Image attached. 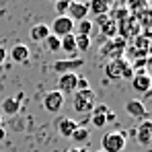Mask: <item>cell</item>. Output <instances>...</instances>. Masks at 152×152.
<instances>
[{"mask_svg":"<svg viewBox=\"0 0 152 152\" xmlns=\"http://www.w3.org/2000/svg\"><path fill=\"white\" fill-rule=\"evenodd\" d=\"M66 17H70L74 23L88 19V4H86V2H80V0H76V2H72V4H68V12H66Z\"/></svg>","mask_w":152,"mask_h":152,"instance_id":"10","label":"cell"},{"mask_svg":"<svg viewBox=\"0 0 152 152\" xmlns=\"http://www.w3.org/2000/svg\"><path fill=\"white\" fill-rule=\"evenodd\" d=\"M29 56H31V51H29V48H27L25 43H17L8 51V58L12 62H17V64H25L27 60H29Z\"/></svg>","mask_w":152,"mask_h":152,"instance_id":"14","label":"cell"},{"mask_svg":"<svg viewBox=\"0 0 152 152\" xmlns=\"http://www.w3.org/2000/svg\"><path fill=\"white\" fill-rule=\"evenodd\" d=\"M113 119H115V113H111V111H109V113H107V124H109V121H113Z\"/></svg>","mask_w":152,"mask_h":152,"instance_id":"29","label":"cell"},{"mask_svg":"<svg viewBox=\"0 0 152 152\" xmlns=\"http://www.w3.org/2000/svg\"><path fill=\"white\" fill-rule=\"evenodd\" d=\"M70 140H74L76 144H88V140H91V132L86 129V126H78L74 132H72Z\"/></svg>","mask_w":152,"mask_h":152,"instance_id":"21","label":"cell"},{"mask_svg":"<svg viewBox=\"0 0 152 152\" xmlns=\"http://www.w3.org/2000/svg\"><path fill=\"white\" fill-rule=\"evenodd\" d=\"M126 134L119 132V129H113V132H107L101 138V150L105 152H121L126 148Z\"/></svg>","mask_w":152,"mask_h":152,"instance_id":"4","label":"cell"},{"mask_svg":"<svg viewBox=\"0 0 152 152\" xmlns=\"http://www.w3.org/2000/svg\"><path fill=\"white\" fill-rule=\"evenodd\" d=\"M50 27V33L51 35H56V37H66V35H70V33H74V21L70 19V17H66V15H62V17H56L53 19V23Z\"/></svg>","mask_w":152,"mask_h":152,"instance_id":"6","label":"cell"},{"mask_svg":"<svg viewBox=\"0 0 152 152\" xmlns=\"http://www.w3.org/2000/svg\"><path fill=\"white\" fill-rule=\"evenodd\" d=\"M109 2L111 0H88V15H97V17H103L107 10H109Z\"/></svg>","mask_w":152,"mask_h":152,"instance_id":"20","label":"cell"},{"mask_svg":"<svg viewBox=\"0 0 152 152\" xmlns=\"http://www.w3.org/2000/svg\"><path fill=\"white\" fill-rule=\"evenodd\" d=\"M132 41H134V43L127 45L126 53H124L129 62H132V60H138V58H148V53H150V37L136 35Z\"/></svg>","mask_w":152,"mask_h":152,"instance_id":"2","label":"cell"},{"mask_svg":"<svg viewBox=\"0 0 152 152\" xmlns=\"http://www.w3.org/2000/svg\"><path fill=\"white\" fill-rule=\"evenodd\" d=\"M74 35H91V31H93V21L91 19H84V21H78L74 23Z\"/></svg>","mask_w":152,"mask_h":152,"instance_id":"23","label":"cell"},{"mask_svg":"<svg viewBox=\"0 0 152 152\" xmlns=\"http://www.w3.org/2000/svg\"><path fill=\"white\" fill-rule=\"evenodd\" d=\"M97 152H105V150H97Z\"/></svg>","mask_w":152,"mask_h":152,"instance_id":"33","label":"cell"},{"mask_svg":"<svg viewBox=\"0 0 152 152\" xmlns=\"http://www.w3.org/2000/svg\"><path fill=\"white\" fill-rule=\"evenodd\" d=\"M64 107V95L60 91H50L43 97V109L48 113H60Z\"/></svg>","mask_w":152,"mask_h":152,"instance_id":"8","label":"cell"},{"mask_svg":"<svg viewBox=\"0 0 152 152\" xmlns=\"http://www.w3.org/2000/svg\"><path fill=\"white\" fill-rule=\"evenodd\" d=\"M6 58H8V51L4 50V48H0V66L4 64V60H6Z\"/></svg>","mask_w":152,"mask_h":152,"instance_id":"27","label":"cell"},{"mask_svg":"<svg viewBox=\"0 0 152 152\" xmlns=\"http://www.w3.org/2000/svg\"><path fill=\"white\" fill-rule=\"evenodd\" d=\"M50 35V27L45 25V23H39V25H35V27H31V31H29V37L37 43V41H45V37Z\"/></svg>","mask_w":152,"mask_h":152,"instance_id":"19","label":"cell"},{"mask_svg":"<svg viewBox=\"0 0 152 152\" xmlns=\"http://www.w3.org/2000/svg\"><path fill=\"white\" fill-rule=\"evenodd\" d=\"M51 2H58V0H51Z\"/></svg>","mask_w":152,"mask_h":152,"instance_id":"34","label":"cell"},{"mask_svg":"<svg viewBox=\"0 0 152 152\" xmlns=\"http://www.w3.org/2000/svg\"><path fill=\"white\" fill-rule=\"evenodd\" d=\"M82 66H84V58H72V60L64 58V60H56L51 68L58 74H66V72H78Z\"/></svg>","mask_w":152,"mask_h":152,"instance_id":"7","label":"cell"},{"mask_svg":"<svg viewBox=\"0 0 152 152\" xmlns=\"http://www.w3.org/2000/svg\"><path fill=\"white\" fill-rule=\"evenodd\" d=\"M99 27H101V33L107 39H111V37L117 35V21L115 19H109L107 15L99 17Z\"/></svg>","mask_w":152,"mask_h":152,"instance_id":"16","label":"cell"},{"mask_svg":"<svg viewBox=\"0 0 152 152\" xmlns=\"http://www.w3.org/2000/svg\"><path fill=\"white\" fill-rule=\"evenodd\" d=\"M126 68H129V60H127L126 56H121V58L109 60V62L105 64V74H107L109 80H121Z\"/></svg>","mask_w":152,"mask_h":152,"instance_id":"5","label":"cell"},{"mask_svg":"<svg viewBox=\"0 0 152 152\" xmlns=\"http://www.w3.org/2000/svg\"><path fill=\"white\" fill-rule=\"evenodd\" d=\"M64 2H68V4H72V2H76V0H64Z\"/></svg>","mask_w":152,"mask_h":152,"instance_id":"31","label":"cell"},{"mask_svg":"<svg viewBox=\"0 0 152 152\" xmlns=\"http://www.w3.org/2000/svg\"><path fill=\"white\" fill-rule=\"evenodd\" d=\"M66 152H86L84 148H70V150H66Z\"/></svg>","mask_w":152,"mask_h":152,"instance_id":"30","label":"cell"},{"mask_svg":"<svg viewBox=\"0 0 152 152\" xmlns=\"http://www.w3.org/2000/svg\"><path fill=\"white\" fill-rule=\"evenodd\" d=\"M21 101H23V93H19L17 97H8L0 103V109L4 111V115H17L21 111Z\"/></svg>","mask_w":152,"mask_h":152,"instance_id":"13","label":"cell"},{"mask_svg":"<svg viewBox=\"0 0 152 152\" xmlns=\"http://www.w3.org/2000/svg\"><path fill=\"white\" fill-rule=\"evenodd\" d=\"M84 88H91V84H88V80H86V78H80V76H78V82H76V91H84Z\"/></svg>","mask_w":152,"mask_h":152,"instance_id":"26","label":"cell"},{"mask_svg":"<svg viewBox=\"0 0 152 152\" xmlns=\"http://www.w3.org/2000/svg\"><path fill=\"white\" fill-rule=\"evenodd\" d=\"M76 82H78V74L76 72H66V74H60L58 78V88L62 95H70L76 91Z\"/></svg>","mask_w":152,"mask_h":152,"instance_id":"9","label":"cell"},{"mask_svg":"<svg viewBox=\"0 0 152 152\" xmlns=\"http://www.w3.org/2000/svg\"><path fill=\"white\" fill-rule=\"evenodd\" d=\"M6 138V129H4V126H0V142Z\"/></svg>","mask_w":152,"mask_h":152,"instance_id":"28","label":"cell"},{"mask_svg":"<svg viewBox=\"0 0 152 152\" xmlns=\"http://www.w3.org/2000/svg\"><path fill=\"white\" fill-rule=\"evenodd\" d=\"M60 50L64 51V53H68V60H72V58H80V56H78V51H76L74 33H70V35H66V37H62V39H60Z\"/></svg>","mask_w":152,"mask_h":152,"instance_id":"17","label":"cell"},{"mask_svg":"<svg viewBox=\"0 0 152 152\" xmlns=\"http://www.w3.org/2000/svg\"><path fill=\"white\" fill-rule=\"evenodd\" d=\"M126 48H127V41L124 39V37L115 35V37L107 39V41L101 45L99 56H105V58H109V60H115V58H121V56L126 53Z\"/></svg>","mask_w":152,"mask_h":152,"instance_id":"3","label":"cell"},{"mask_svg":"<svg viewBox=\"0 0 152 152\" xmlns=\"http://www.w3.org/2000/svg\"><path fill=\"white\" fill-rule=\"evenodd\" d=\"M72 107L76 113L88 115L95 107V93L93 88H84V91H74V99H72Z\"/></svg>","mask_w":152,"mask_h":152,"instance_id":"1","label":"cell"},{"mask_svg":"<svg viewBox=\"0 0 152 152\" xmlns=\"http://www.w3.org/2000/svg\"><path fill=\"white\" fill-rule=\"evenodd\" d=\"M0 126H2V115H0Z\"/></svg>","mask_w":152,"mask_h":152,"instance_id":"32","label":"cell"},{"mask_svg":"<svg viewBox=\"0 0 152 152\" xmlns=\"http://www.w3.org/2000/svg\"><path fill=\"white\" fill-rule=\"evenodd\" d=\"M76 127H78V124H76L74 119H70V117H60V119L56 121V129H58V134H60L62 138H70Z\"/></svg>","mask_w":152,"mask_h":152,"instance_id":"15","label":"cell"},{"mask_svg":"<svg viewBox=\"0 0 152 152\" xmlns=\"http://www.w3.org/2000/svg\"><path fill=\"white\" fill-rule=\"evenodd\" d=\"M56 10H58V17L66 15V12H68V2H64V0H58V2H56Z\"/></svg>","mask_w":152,"mask_h":152,"instance_id":"25","label":"cell"},{"mask_svg":"<svg viewBox=\"0 0 152 152\" xmlns=\"http://www.w3.org/2000/svg\"><path fill=\"white\" fill-rule=\"evenodd\" d=\"M74 39H76V51L78 53H86L91 50V43H93L91 35H74Z\"/></svg>","mask_w":152,"mask_h":152,"instance_id":"22","label":"cell"},{"mask_svg":"<svg viewBox=\"0 0 152 152\" xmlns=\"http://www.w3.org/2000/svg\"><path fill=\"white\" fill-rule=\"evenodd\" d=\"M126 113L134 119H148V111L140 99H129L126 103Z\"/></svg>","mask_w":152,"mask_h":152,"instance_id":"11","label":"cell"},{"mask_svg":"<svg viewBox=\"0 0 152 152\" xmlns=\"http://www.w3.org/2000/svg\"><path fill=\"white\" fill-rule=\"evenodd\" d=\"M136 140L140 146H150L152 142V121L144 119L140 121V126L136 127Z\"/></svg>","mask_w":152,"mask_h":152,"instance_id":"12","label":"cell"},{"mask_svg":"<svg viewBox=\"0 0 152 152\" xmlns=\"http://www.w3.org/2000/svg\"><path fill=\"white\" fill-rule=\"evenodd\" d=\"M132 86H134L138 93H142V95H148V93H150V86H152V78H150V74L134 76V78H132Z\"/></svg>","mask_w":152,"mask_h":152,"instance_id":"18","label":"cell"},{"mask_svg":"<svg viewBox=\"0 0 152 152\" xmlns=\"http://www.w3.org/2000/svg\"><path fill=\"white\" fill-rule=\"evenodd\" d=\"M43 45H45V50L51 51V53H56V51H60V37H56V35H48L45 37V41H43Z\"/></svg>","mask_w":152,"mask_h":152,"instance_id":"24","label":"cell"}]
</instances>
